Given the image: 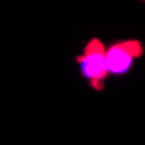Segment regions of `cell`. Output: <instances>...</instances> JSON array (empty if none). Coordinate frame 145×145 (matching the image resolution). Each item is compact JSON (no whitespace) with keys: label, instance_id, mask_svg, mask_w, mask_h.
Segmentation results:
<instances>
[{"label":"cell","instance_id":"cell-1","mask_svg":"<svg viewBox=\"0 0 145 145\" xmlns=\"http://www.w3.org/2000/svg\"><path fill=\"white\" fill-rule=\"evenodd\" d=\"M105 54L103 43L98 39L93 38L88 42L83 54L76 58L82 75L96 91L103 89L108 73Z\"/></svg>","mask_w":145,"mask_h":145},{"label":"cell","instance_id":"cell-2","mask_svg":"<svg viewBox=\"0 0 145 145\" xmlns=\"http://www.w3.org/2000/svg\"><path fill=\"white\" fill-rule=\"evenodd\" d=\"M144 52V44L139 40L129 39L115 43L109 47L105 54L108 72L114 75L126 74Z\"/></svg>","mask_w":145,"mask_h":145}]
</instances>
